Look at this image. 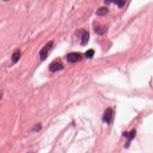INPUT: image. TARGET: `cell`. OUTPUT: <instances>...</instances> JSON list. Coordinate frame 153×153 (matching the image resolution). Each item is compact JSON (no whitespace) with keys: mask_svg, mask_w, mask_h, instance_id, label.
Segmentation results:
<instances>
[{"mask_svg":"<svg viewBox=\"0 0 153 153\" xmlns=\"http://www.w3.org/2000/svg\"><path fill=\"white\" fill-rule=\"evenodd\" d=\"M53 44V41L48 42L47 44L42 48V50L40 52V58L42 61H44V60H45L47 58L48 56V53L52 47Z\"/></svg>","mask_w":153,"mask_h":153,"instance_id":"obj_2","label":"cell"},{"mask_svg":"<svg viewBox=\"0 0 153 153\" xmlns=\"http://www.w3.org/2000/svg\"><path fill=\"white\" fill-rule=\"evenodd\" d=\"M113 114H114V112L111 108H109L107 109L104 114H103V116L102 117L103 122L107 124H110L112 120Z\"/></svg>","mask_w":153,"mask_h":153,"instance_id":"obj_3","label":"cell"},{"mask_svg":"<svg viewBox=\"0 0 153 153\" xmlns=\"http://www.w3.org/2000/svg\"><path fill=\"white\" fill-rule=\"evenodd\" d=\"M63 68V65L61 62H53L50 65V67H49L50 71L53 73L62 70Z\"/></svg>","mask_w":153,"mask_h":153,"instance_id":"obj_5","label":"cell"},{"mask_svg":"<svg viewBox=\"0 0 153 153\" xmlns=\"http://www.w3.org/2000/svg\"><path fill=\"white\" fill-rule=\"evenodd\" d=\"M83 57L80 53H71L68 54L67 56L68 62L70 63H76L81 61Z\"/></svg>","mask_w":153,"mask_h":153,"instance_id":"obj_1","label":"cell"},{"mask_svg":"<svg viewBox=\"0 0 153 153\" xmlns=\"http://www.w3.org/2000/svg\"><path fill=\"white\" fill-rule=\"evenodd\" d=\"M135 135H136V130L135 129H133L132 131H130V132L129 133L128 132H124L123 133V136L128 139L127 143L125 145L126 148H128V147L129 146L130 142L132 141L133 140V139L135 138Z\"/></svg>","mask_w":153,"mask_h":153,"instance_id":"obj_4","label":"cell"},{"mask_svg":"<svg viewBox=\"0 0 153 153\" xmlns=\"http://www.w3.org/2000/svg\"><path fill=\"white\" fill-rule=\"evenodd\" d=\"M109 12V10L105 7H102L98 8L96 11V14L98 16H105Z\"/></svg>","mask_w":153,"mask_h":153,"instance_id":"obj_7","label":"cell"},{"mask_svg":"<svg viewBox=\"0 0 153 153\" xmlns=\"http://www.w3.org/2000/svg\"><path fill=\"white\" fill-rule=\"evenodd\" d=\"M114 3L117 4V5L118 6V7L120 8H122L123 7H124V5H125V3H126V1H122V0H120V1H115L114 2Z\"/></svg>","mask_w":153,"mask_h":153,"instance_id":"obj_11","label":"cell"},{"mask_svg":"<svg viewBox=\"0 0 153 153\" xmlns=\"http://www.w3.org/2000/svg\"><path fill=\"white\" fill-rule=\"evenodd\" d=\"M20 55H21L20 51L19 50H16L13 53V54H12V59L13 63H15L18 62V61L20 58Z\"/></svg>","mask_w":153,"mask_h":153,"instance_id":"obj_8","label":"cell"},{"mask_svg":"<svg viewBox=\"0 0 153 153\" xmlns=\"http://www.w3.org/2000/svg\"><path fill=\"white\" fill-rule=\"evenodd\" d=\"M82 32H83L81 33V44L86 45L89 40V34L86 31H82Z\"/></svg>","mask_w":153,"mask_h":153,"instance_id":"obj_6","label":"cell"},{"mask_svg":"<svg viewBox=\"0 0 153 153\" xmlns=\"http://www.w3.org/2000/svg\"><path fill=\"white\" fill-rule=\"evenodd\" d=\"M95 54V51L93 50V49H90V50H87L86 53L85 55L87 58H92L93 56H94Z\"/></svg>","mask_w":153,"mask_h":153,"instance_id":"obj_9","label":"cell"},{"mask_svg":"<svg viewBox=\"0 0 153 153\" xmlns=\"http://www.w3.org/2000/svg\"><path fill=\"white\" fill-rule=\"evenodd\" d=\"M41 124H37L34 126V128L32 129V130L34 131V132H39L40 130H41Z\"/></svg>","mask_w":153,"mask_h":153,"instance_id":"obj_10","label":"cell"}]
</instances>
